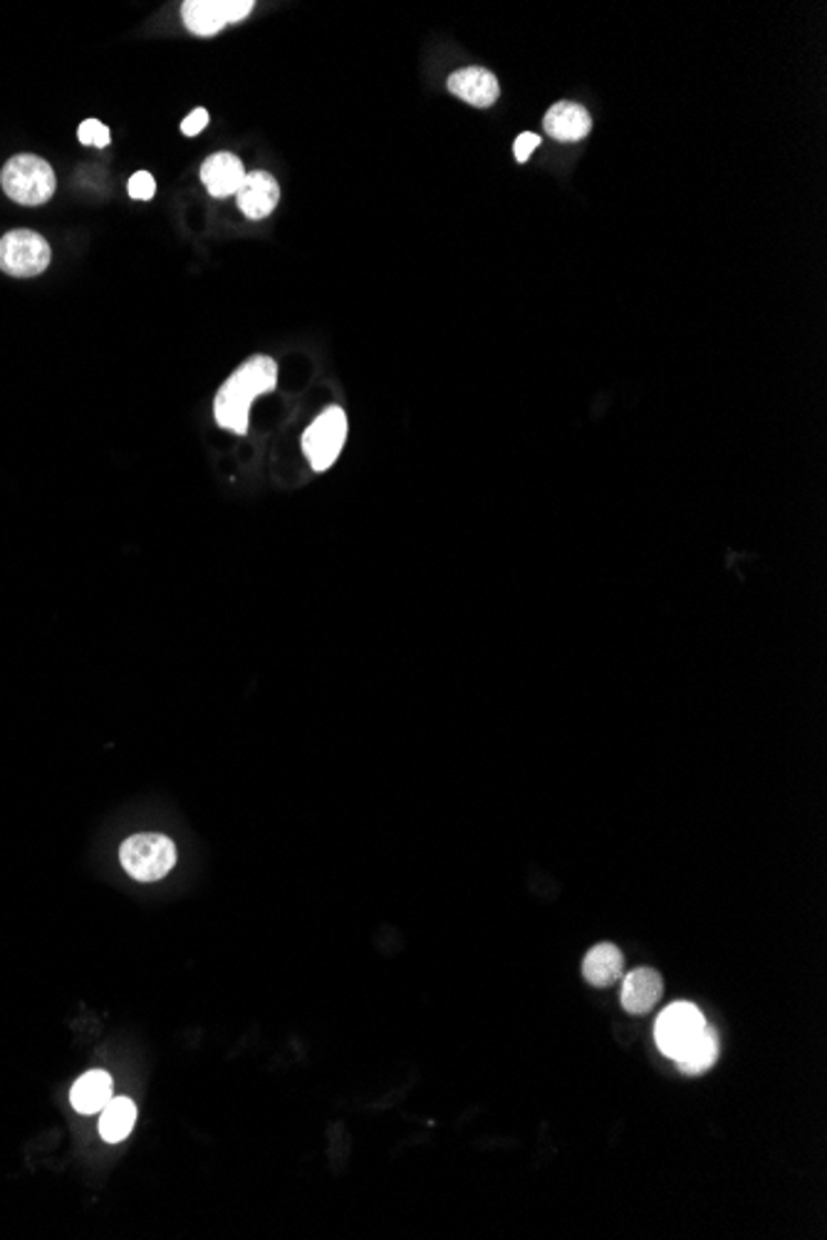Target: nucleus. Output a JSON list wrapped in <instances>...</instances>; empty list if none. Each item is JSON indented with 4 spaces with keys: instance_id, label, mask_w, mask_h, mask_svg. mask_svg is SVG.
I'll return each mask as SVG.
<instances>
[{
    "instance_id": "obj_1",
    "label": "nucleus",
    "mask_w": 827,
    "mask_h": 1240,
    "mask_svg": "<svg viewBox=\"0 0 827 1240\" xmlns=\"http://www.w3.org/2000/svg\"><path fill=\"white\" fill-rule=\"evenodd\" d=\"M278 387V365L276 359L266 355L250 357L238 367L223 387L216 394L213 414L223 429L243 436L248 431L250 401L260 394H268Z\"/></svg>"
},
{
    "instance_id": "obj_2",
    "label": "nucleus",
    "mask_w": 827,
    "mask_h": 1240,
    "mask_svg": "<svg viewBox=\"0 0 827 1240\" xmlns=\"http://www.w3.org/2000/svg\"><path fill=\"white\" fill-rule=\"evenodd\" d=\"M0 183H3L8 199L20 206L48 204L58 189L56 171L36 153H18L10 159L3 167V173H0Z\"/></svg>"
},
{
    "instance_id": "obj_3",
    "label": "nucleus",
    "mask_w": 827,
    "mask_h": 1240,
    "mask_svg": "<svg viewBox=\"0 0 827 1240\" xmlns=\"http://www.w3.org/2000/svg\"><path fill=\"white\" fill-rule=\"evenodd\" d=\"M119 862L137 882H157L167 876L177 864V847L165 835H134L119 850Z\"/></svg>"
},
{
    "instance_id": "obj_4",
    "label": "nucleus",
    "mask_w": 827,
    "mask_h": 1240,
    "mask_svg": "<svg viewBox=\"0 0 827 1240\" xmlns=\"http://www.w3.org/2000/svg\"><path fill=\"white\" fill-rule=\"evenodd\" d=\"M52 250L36 230L18 228L0 238V270L13 278H36L50 266Z\"/></svg>"
},
{
    "instance_id": "obj_5",
    "label": "nucleus",
    "mask_w": 827,
    "mask_h": 1240,
    "mask_svg": "<svg viewBox=\"0 0 827 1240\" xmlns=\"http://www.w3.org/2000/svg\"><path fill=\"white\" fill-rule=\"evenodd\" d=\"M345 438L347 416L340 406H330L302 434V452L315 470H328L342 454Z\"/></svg>"
},
{
    "instance_id": "obj_6",
    "label": "nucleus",
    "mask_w": 827,
    "mask_h": 1240,
    "mask_svg": "<svg viewBox=\"0 0 827 1240\" xmlns=\"http://www.w3.org/2000/svg\"><path fill=\"white\" fill-rule=\"evenodd\" d=\"M706 1030L704 1013L694 1003H674L657 1018L655 1038L664 1055L677 1060Z\"/></svg>"
},
{
    "instance_id": "obj_7",
    "label": "nucleus",
    "mask_w": 827,
    "mask_h": 1240,
    "mask_svg": "<svg viewBox=\"0 0 827 1240\" xmlns=\"http://www.w3.org/2000/svg\"><path fill=\"white\" fill-rule=\"evenodd\" d=\"M250 10H253L250 0H187L181 6V18L193 36L209 38L228 23L248 18Z\"/></svg>"
},
{
    "instance_id": "obj_8",
    "label": "nucleus",
    "mask_w": 827,
    "mask_h": 1240,
    "mask_svg": "<svg viewBox=\"0 0 827 1240\" xmlns=\"http://www.w3.org/2000/svg\"><path fill=\"white\" fill-rule=\"evenodd\" d=\"M236 201L250 221H263V218L276 211L280 201V186L273 173L248 171L241 189L236 191Z\"/></svg>"
},
{
    "instance_id": "obj_9",
    "label": "nucleus",
    "mask_w": 827,
    "mask_h": 1240,
    "mask_svg": "<svg viewBox=\"0 0 827 1240\" xmlns=\"http://www.w3.org/2000/svg\"><path fill=\"white\" fill-rule=\"evenodd\" d=\"M542 129L555 141H582L592 131V117L587 109L578 102H558L548 109L546 119H542Z\"/></svg>"
},
{
    "instance_id": "obj_10",
    "label": "nucleus",
    "mask_w": 827,
    "mask_h": 1240,
    "mask_svg": "<svg viewBox=\"0 0 827 1240\" xmlns=\"http://www.w3.org/2000/svg\"><path fill=\"white\" fill-rule=\"evenodd\" d=\"M243 179H246L243 161L231 151L211 153V157L206 159L203 167H201V181H203L206 189H209V194L216 196V199L236 196V191L241 189Z\"/></svg>"
},
{
    "instance_id": "obj_11",
    "label": "nucleus",
    "mask_w": 827,
    "mask_h": 1240,
    "mask_svg": "<svg viewBox=\"0 0 827 1240\" xmlns=\"http://www.w3.org/2000/svg\"><path fill=\"white\" fill-rule=\"evenodd\" d=\"M449 92L466 105L486 109L496 105L500 97V85L496 75L488 72L486 68H464L449 77Z\"/></svg>"
},
{
    "instance_id": "obj_12",
    "label": "nucleus",
    "mask_w": 827,
    "mask_h": 1240,
    "mask_svg": "<svg viewBox=\"0 0 827 1240\" xmlns=\"http://www.w3.org/2000/svg\"><path fill=\"white\" fill-rule=\"evenodd\" d=\"M664 983L661 975L655 969H637L625 979L622 985V1005L627 1013L645 1015L655 1011V1005L661 1001Z\"/></svg>"
},
{
    "instance_id": "obj_13",
    "label": "nucleus",
    "mask_w": 827,
    "mask_h": 1240,
    "mask_svg": "<svg viewBox=\"0 0 827 1240\" xmlns=\"http://www.w3.org/2000/svg\"><path fill=\"white\" fill-rule=\"evenodd\" d=\"M625 973V959L615 943H597L582 961L585 981L595 988L615 985Z\"/></svg>"
},
{
    "instance_id": "obj_14",
    "label": "nucleus",
    "mask_w": 827,
    "mask_h": 1240,
    "mask_svg": "<svg viewBox=\"0 0 827 1240\" xmlns=\"http://www.w3.org/2000/svg\"><path fill=\"white\" fill-rule=\"evenodd\" d=\"M112 1100V1078L104 1070H90L72 1084L70 1102L80 1114H100Z\"/></svg>"
},
{
    "instance_id": "obj_15",
    "label": "nucleus",
    "mask_w": 827,
    "mask_h": 1240,
    "mask_svg": "<svg viewBox=\"0 0 827 1240\" xmlns=\"http://www.w3.org/2000/svg\"><path fill=\"white\" fill-rule=\"evenodd\" d=\"M137 1122V1104L129 1097H112L100 1112V1137L110 1144L124 1141Z\"/></svg>"
},
{
    "instance_id": "obj_16",
    "label": "nucleus",
    "mask_w": 827,
    "mask_h": 1240,
    "mask_svg": "<svg viewBox=\"0 0 827 1240\" xmlns=\"http://www.w3.org/2000/svg\"><path fill=\"white\" fill-rule=\"evenodd\" d=\"M718 1058V1040L714 1030L706 1025L704 1033L696 1038L694 1045L689 1050H684L681 1055L677 1058V1064L681 1072L687 1074H701L711 1068Z\"/></svg>"
},
{
    "instance_id": "obj_17",
    "label": "nucleus",
    "mask_w": 827,
    "mask_h": 1240,
    "mask_svg": "<svg viewBox=\"0 0 827 1240\" xmlns=\"http://www.w3.org/2000/svg\"><path fill=\"white\" fill-rule=\"evenodd\" d=\"M78 137H80L82 145H87V147H100V149L110 145V139H112V137H110V129H107V127L100 122V119H84V122H82L80 129H78Z\"/></svg>"
},
{
    "instance_id": "obj_18",
    "label": "nucleus",
    "mask_w": 827,
    "mask_h": 1240,
    "mask_svg": "<svg viewBox=\"0 0 827 1240\" xmlns=\"http://www.w3.org/2000/svg\"><path fill=\"white\" fill-rule=\"evenodd\" d=\"M157 194V181L151 177L149 171H137L132 179H129V196L137 201H149L155 199Z\"/></svg>"
},
{
    "instance_id": "obj_19",
    "label": "nucleus",
    "mask_w": 827,
    "mask_h": 1240,
    "mask_svg": "<svg viewBox=\"0 0 827 1240\" xmlns=\"http://www.w3.org/2000/svg\"><path fill=\"white\" fill-rule=\"evenodd\" d=\"M538 147H540V137H538V135H532V131H524V135H520V137L516 139V145H514L516 159H518L520 163H526V161L530 159V153L536 151Z\"/></svg>"
},
{
    "instance_id": "obj_20",
    "label": "nucleus",
    "mask_w": 827,
    "mask_h": 1240,
    "mask_svg": "<svg viewBox=\"0 0 827 1240\" xmlns=\"http://www.w3.org/2000/svg\"><path fill=\"white\" fill-rule=\"evenodd\" d=\"M206 125H209V112H206L203 107H196L193 112L181 122V131H183V135H187V137H196V135H199V131L206 129Z\"/></svg>"
}]
</instances>
